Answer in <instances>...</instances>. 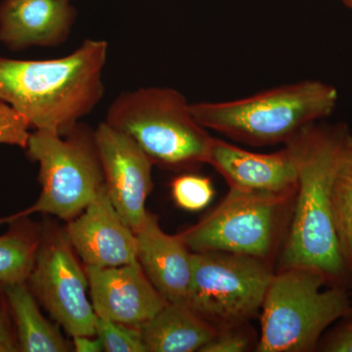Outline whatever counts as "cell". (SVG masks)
<instances>
[{"label": "cell", "instance_id": "obj_5", "mask_svg": "<svg viewBox=\"0 0 352 352\" xmlns=\"http://www.w3.org/2000/svg\"><path fill=\"white\" fill-rule=\"evenodd\" d=\"M327 279L308 267H286L275 273L261 310L256 351H314L329 326L351 314L349 296L342 289H324Z\"/></svg>", "mask_w": 352, "mask_h": 352}, {"label": "cell", "instance_id": "obj_9", "mask_svg": "<svg viewBox=\"0 0 352 352\" xmlns=\"http://www.w3.org/2000/svg\"><path fill=\"white\" fill-rule=\"evenodd\" d=\"M76 254L65 230L41 226V241L27 284L38 302L71 337L96 336V314L87 296V271Z\"/></svg>", "mask_w": 352, "mask_h": 352}, {"label": "cell", "instance_id": "obj_8", "mask_svg": "<svg viewBox=\"0 0 352 352\" xmlns=\"http://www.w3.org/2000/svg\"><path fill=\"white\" fill-rule=\"evenodd\" d=\"M294 198L230 188L212 212L178 236L192 252H227L270 261Z\"/></svg>", "mask_w": 352, "mask_h": 352}, {"label": "cell", "instance_id": "obj_2", "mask_svg": "<svg viewBox=\"0 0 352 352\" xmlns=\"http://www.w3.org/2000/svg\"><path fill=\"white\" fill-rule=\"evenodd\" d=\"M349 133L314 124L286 143L298 171L293 219L282 252V268L308 267L336 278L346 270L331 207V189Z\"/></svg>", "mask_w": 352, "mask_h": 352}, {"label": "cell", "instance_id": "obj_18", "mask_svg": "<svg viewBox=\"0 0 352 352\" xmlns=\"http://www.w3.org/2000/svg\"><path fill=\"white\" fill-rule=\"evenodd\" d=\"M41 226L25 217L11 222L0 236V284L25 282L31 274L41 241Z\"/></svg>", "mask_w": 352, "mask_h": 352}, {"label": "cell", "instance_id": "obj_17", "mask_svg": "<svg viewBox=\"0 0 352 352\" xmlns=\"http://www.w3.org/2000/svg\"><path fill=\"white\" fill-rule=\"evenodd\" d=\"M4 292L15 324L18 344L23 352L71 351L59 328L44 318L38 302L27 281L3 285Z\"/></svg>", "mask_w": 352, "mask_h": 352}, {"label": "cell", "instance_id": "obj_3", "mask_svg": "<svg viewBox=\"0 0 352 352\" xmlns=\"http://www.w3.org/2000/svg\"><path fill=\"white\" fill-rule=\"evenodd\" d=\"M338 90L320 80H302L226 102L190 103L206 129L252 146L287 142L303 127L329 117Z\"/></svg>", "mask_w": 352, "mask_h": 352}, {"label": "cell", "instance_id": "obj_14", "mask_svg": "<svg viewBox=\"0 0 352 352\" xmlns=\"http://www.w3.org/2000/svg\"><path fill=\"white\" fill-rule=\"evenodd\" d=\"M76 14L73 0H2L0 43L11 51L56 47L71 36Z\"/></svg>", "mask_w": 352, "mask_h": 352}, {"label": "cell", "instance_id": "obj_13", "mask_svg": "<svg viewBox=\"0 0 352 352\" xmlns=\"http://www.w3.org/2000/svg\"><path fill=\"white\" fill-rule=\"evenodd\" d=\"M207 164L226 179L229 188L295 196L298 171L289 148L261 154L212 138Z\"/></svg>", "mask_w": 352, "mask_h": 352}, {"label": "cell", "instance_id": "obj_20", "mask_svg": "<svg viewBox=\"0 0 352 352\" xmlns=\"http://www.w3.org/2000/svg\"><path fill=\"white\" fill-rule=\"evenodd\" d=\"M171 196L177 207L198 212L210 205L214 196L212 180L206 176L184 173L171 182Z\"/></svg>", "mask_w": 352, "mask_h": 352}, {"label": "cell", "instance_id": "obj_24", "mask_svg": "<svg viewBox=\"0 0 352 352\" xmlns=\"http://www.w3.org/2000/svg\"><path fill=\"white\" fill-rule=\"evenodd\" d=\"M22 140V129L18 120L0 107V144L19 145Z\"/></svg>", "mask_w": 352, "mask_h": 352}, {"label": "cell", "instance_id": "obj_28", "mask_svg": "<svg viewBox=\"0 0 352 352\" xmlns=\"http://www.w3.org/2000/svg\"><path fill=\"white\" fill-rule=\"evenodd\" d=\"M0 1H2V0H0Z\"/></svg>", "mask_w": 352, "mask_h": 352}, {"label": "cell", "instance_id": "obj_16", "mask_svg": "<svg viewBox=\"0 0 352 352\" xmlns=\"http://www.w3.org/2000/svg\"><path fill=\"white\" fill-rule=\"evenodd\" d=\"M148 352L200 351L219 330L186 302H168L141 327Z\"/></svg>", "mask_w": 352, "mask_h": 352}, {"label": "cell", "instance_id": "obj_1", "mask_svg": "<svg viewBox=\"0 0 352 352\" xmlns=\"http://www.w3.org/2000/svg\"><path fill=\"white\" fill-rule=\"evenodd\" d=\"M108 50L106 41L85 39L56 59L0 57V102L34 129L65 135L103 99Z\"/></svg>", "mask_w": 352, "mask_h": 352}, {"label": "cell", "instance_id": "obj_19", "mask_svg": "<svg viewBox=\"0 0 352 352\" xmlns=\"http://www.w3.org/2000/svg\"><path fill=\"white\" fill-rule=\"evenodd\" d=\"M333 226L346 265L352 268V135H347L331 189Z\"/></svg>", "mask_w": 352, "mask_h": 352}, {"label": "cell", "instance_id": "obj_6", "mask_svg": "<svg viewBox=\"0 0 352 352\" xmlns=\"http://www.w3.org/2000/svg\"><path fill=\"white\" fill-rule=\"evenodd\" d=\"M25 150L28 157L38 164L41 196L27 210L0 219V224L11 223L34 212L69 221L87 208L104 185L94 129L82 122L65 135L34 129Z\"/></svg>", "mask_w": 352, "mask_h": 352}, {"label": "cell", "instance_id": "obj_10", "mask_svg": "<svg viewBox=\"0 0 352 352\" xmlns=\"http://www.w3.org/2000/svg\"><path fill=\"white\" fill-rule=\"evenodd\" d=\"M94 138L109 198L135 233L149 214L146 200L152 191L154 164L129 135L107 122L94 129Z\"/></svg>", "mask_w": 352, "mask_h": 352}, {"label": "cell", "instance_id": "obj_15", "mask_svg": "<svg viewBox=\"0 0 352 352\" xmlns=\"http://www.w3.org/2000/svg\"><path fill=\"white\" fill-rule=\"evenodd\" d=\"M138 261L157 291L168 302H186L192 275V252L177 235L162 230L148 214L135 232Z\"/></svg>", "mask_w": 352, "mask_h": 352}, {"label": "cell", "instance_id": "obj_23", "mask_svg": "<svg viewBox=\"0 0 352 352\" xmlns=\"http://www.w3.org/2000/svg\"><path fill=\"white\" fill-rule=\"evenodd\" d=\"M15 351H20L15 324L7 302L3 284H0V352Z\"/></svg>", "mask_w": 352, "mask_h": 352}, {"label": "cell", "instance_id": "obj_21", "mask_svg": "<svg viewBox=\"0 0 352 352\" xmlns=\"http://www.w3.org/2000/svg\"><path fill=\"white\" fill-rule=\"evenodd\" d=\"M95 333L107 352H147L141 328L96 316Z\"/></svg>", "mask_w": 352, "mask_h": 352}, {"label": "cell", "instance_id": "obj_22", "mask_svg": "<svg viewBox=\"0 0 352 352\" xmlns=\"http://www.w3.org/2000/svg\"><path fill=\"white\" fill-rule=\"evenodd\" d=\"M245 325L219 331L214 339L208 342L200 352H244L251 347L252 339Z\"/></svg>", "mask_w": 352, "mask_h": 352}, {"label": "cell", "instance_id": "obj_4", "mask_svg": "<svg viewBox=\"0 0 352 352\" xmlns=\"http://www.w3.org/2000/svg\"><path fill=\"white\" fill-rule=\"evenodd\" d=\"M104 122L129 135L153 164L166 170H189L207 164L212 136L192 115L184 95L173 88L122 92Z\"/></svg>", "mask_w": 352, "mask_h": 352}, {"label": "cell", "instance_id": "obj_25", "mask_svg": "<svg viewBox=\"0 0 352 352\" xmlns=\"http://www.w3.org/2000/svg\"><path fill=\"white\" fill-rule=\"evenodd\" d=\"M324 351L330 352H352V320L340 326L329 337Z\"/></svg>", "mask_w": 352, "mask_h": 352}, {"label": "cell", "instance_id": "obj_26", "mask_svg": "<svg viewBox=\"0 0 352 352\" xmlns=\"http://www.w3.org/2000/svg\"><path fill=\"white\" fill-rule=\"evenodd\" d=\"M73 338V349L78 352L105 351L101 340L97 336H75Z\"/></svg>", "mask_w": 352, "mask_h": 352}, {"label": "cell", "instance_id": "obj_12", "mask_svg": "<svg viewBox=\"0 0 352 352\" xmlns=\"http://www.w3.org/2000/svg\"><path fill=\"white\" fill-rule=\"evenodd\" d=\"M96 316L143 327L168 302L146 276L139 261L117 267H85Z\"/></svg>", "mask_w": 352, "mask_h": 352}, {"label": "cell", "instance_id": "obj_7", "mask_svg": "<svg viewBox=\"0 0 352 352\" xmlns=\"http://www.w3.org/2000/svg\"><path fill=\"white\" fill-rule=\"evenodd\" d=\"M275 272L267 259L227 252H192L186 303L217 330L258 314Z\"/></svg>", "mask_w": 352, "mask_h": 352}, {"label": "cell", "instance_id": "obj_27", "mask_svg": "<svg viewBox=\"0 0 352 352\" xmlns=\"http://www.w3.org/2000/svg\"><path fill=\"white\" fill-rule=\"evenodd\" d=\"M342 1H344V3L352 10V0H342Z\"/></svg>", "mask_w": 352, "mask_h": 352}, {"label": "cell", "instance_id": "obj_29", "mask_svg": "<svg viewBox=\"0 0 352 352\" xmlns=\"http://www.w3.org/2000/svg\"><path fill=\"white\" fill-rule=\"evenodd\" d=\"M351 314H352V309H351Z\"/></svg>", "mask_w": 352, "mask_h": 352}, {"label": "cell", "instance_id": "obj_11", "mask_svg": "<svg viewBox=\"0 0 352 352\" xmlns=\"http://www.w3.org/2000/svg\"><path fill=\"white\" fill-rule=\"evenodd\" d=\"M85 267H117L138 261V238L109 198L105 185L65 229Z\"/></svg>", "mask_w": 352, "mask_h": 352}]
</instances>
